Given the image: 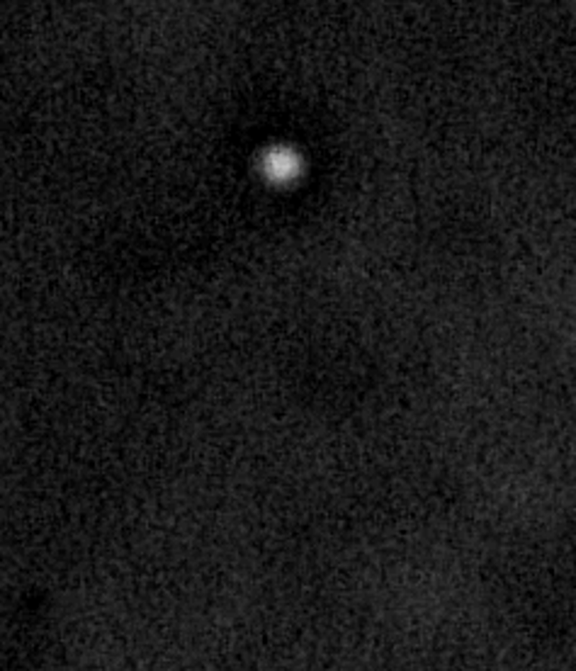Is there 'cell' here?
Segmentation results:
<instances>
[{
    "mask_svg": "<svg viewBox=\"0 0 576 671\" xmlns=\"http://www.w3.org/2000/svg\"><path fill=\"white\" fill-rule=\"evenodd\" d=\"M265 168H268L275 178L285 180L287 176H294V173H297V161H294V156L289 151H278L268 158V166Z\"/></svg>",
    "mask_w": 576,
    "mask_h": 671,
    "instance_id": "cell-1",
    "label": "cell"
}]
</instances>
